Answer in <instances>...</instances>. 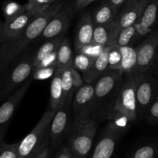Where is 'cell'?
Instances as JSON below:
<instances>
[{
    "mask_svg": "<svg viewBox=\"0 0 158 158\" xmlns=\"http://www.w3.org/2000/svg\"><path fill=\"white\" fill-rule=\"evenodd\" d=\"M65 1L56 0L45 12L34 17L27 27L15 38L2 42L0 46V73L21 52L40 36L49 20L63 6Z\"/></svg>",
    "mask_w": 158,
    "mask_h": 158,
    "instance_id": "6da1fadb",
    "label": "cell"
},
{
    "mask_svg": "<svg viewBox=\"0 0 158 158\" xmlns=\"http://www.w3.org/2000/svg\"><path fill=\"white\" fill-rule=\"evenodd\" d=\"M34 52L32 47L28 46L0 73V102L6 100L32 77Z\"/></svg>",
    "mask_w": 158,
    "mask_h": 158,
    "instance_id": "7a4b0ae2",
    "label": "cell"
},
{
    "mask_svg": "<svg viewBox=\"0 0 158 158\" xmlns=\"http://www.w3.org/2000/svg\"><path fill=\"white\" fill-rule=\"evenodd\" d=\"M140 74L127 76L115 103L106 117V119L116 122L124 128H127L128 123L136 121L138 118L136 88Z\"/></svg>",
    "mask_w": 158,
    "mask_h": 158,
    "instance_id": "3957f363",
    "label": "cell"
},
{
    "mask_svg": "<svg viewBox=\"0 0 158 158\" xmlns=\"http://www.w3.org/2000/svg\"><path fill=\"white\" fill-rule=\"evenodd\" d=\"M123 75V73L118 69H109L94 84L96 99V120L98 117L106 118L124 81Z\"/></svg>",
    "mask_w": 158,
    "mask_h": 158,
    "instance_id": "277c9868",
    "label": "cell"
},
{
    "mask_svg": "<svg viewBox=\"0 0 158 158\" xmlns=\"http://www.w3.org/2000/svg\"><path fill=\"white\" fill-rule=\"evenodd\" d=\"M97 120L87 122L74 121L67 136L68 147L73 158H87L97 132Z\"/></svg>",
    "mask_w": 158,
    "mask_h": 158,
    "instance_id": "5b68a950",
    "label": "cell"
},
{
    "mask_svg": "<svg viewBox=\"0 0 158 158\" xmlns=\"http://www.w3.org/2000/svg\"><path fill=\"white\" fill-rule=\"evenodd\" d=\"M73 98L68 99L62 103L56 111L50 123L49 145L53 149L61 147L63 140L67 138L69 134V130L73 122V118H72L71 116L73 114Z\"/></svg>",
    "mask_w": 158,
    "mask_h": 158,
    "instance_id": "8992f818",
    "label": "cell"
},
{
    "mask_svg": "<svg viewBox=\"0 0 158 158\" xmlns=\"http://www.w3.org/2000/svg\"><path fill=\"white\" fill-rule=\"evenodd\" d=\"M74 121L83 123L96 120V99L94 84L85 83L74 93L72 103Z\"/></svg>",
    "mask_w": 158,
    "mask_h": 158,
    "instance_id": "52a82bcc",
    "label": "cell"
},
{
    "mask_svg": "<svg viewBox=\"0 0 158 158\" xmlns=\"http://www.w3.org/2000/svg\"><path fill=\"white\" fill-rule=\"evenodd\" d=\"M55 113L56 110L48 107L32 131L19 143L18 151L19 158L29 155L49 137L50 123Z\"/></svg>",
    "mask_w": 158,
    "mask_h": 158,
    "instance_id": "ba28073f",
    "label": "cell"
},
{
    "mask_svg": "<svg viewBox=\"0 0 158 158\" xmlns=\"http://www.w3.org/2000/svg\"><path fill=\"white\" fill-rule=\"evenodd\" d=\"M76 12L73 2L65 1L64 4L58 12L52 17L46 28L37 39L36 42L44 41L61 35H66V32L70 25L73 16Z\"/></svg>",
    "mask_w": 158,
    "mask_h": 158,
    "instance_id": "9c48e42d",
    "label": "cell"
},
{
    "mask_svg": "<svg viewBox=\"0 0 158 158\" xmlns=\"http://www.w3.org/2000/svg\"><path fill=\"white\" fill-rule=\"evenodd\" d=\"M158 82L150 74L140 73L136 88L137 117H143L149 106L157 100Z\"/></svg>",
    "mask_w": 158,
    "mask_h": 158,
    "instance_id": "30bf717a",
    "label": "cell"
},
{
    "mask_svg": "<svg viewBox=\"0 0 158 158\" xmlns=\"http://www.w3.org/2000/svg\"><path fill=\"white\" fill-rule=\"evenodd\" d=\"M32 80V77H30L21 87L9 96L0 105V144L4 142V137L12 117L22 100L24 98L26 92L30 87Z\"/></svg>",
    "mask_w": 158,
    "mask_h": 158,
    "instance_id": "8fae6325",
    "label": "cell"
},
{
    "mask_svg": "<svg viewBox=\"0 0 158 158\" xmlns=\"http://www.w3.org/2000/svg\"><path fill=\"white\" fill-rule=\"evenodd\" d=\"M136 49L137 55V73H147L157 60L158 28L148 34Z\"/></svg>",
    "mask_w": 158,
    "mask_h": 158,
    "instance_id": "7c38bea8",
    "label": "cell"
},
{
    "mask_svg": "<svg viewBox=\"0 0 158 158\" xmlns=\"http://www.w3.org/2000/svg\"><path fill=\"white\" fill-rule=\"evenodd\" d=\"M126 129L110 120L102 133L101 137L93 151L91 158L112 157L117 141Z\"/></svg>",
    "mask_w": 158,
    "mask_h": 158,
    "instance_id": "4fadbf2b",
    "label": "cell"
},
{
    "mask_svg": "<svg viewBox=\"0 0 158 158\" xmlns=\"http://www.w3.org/2000/svg\"><path fill=\"white\" fill-rule=\"evenodd\" d=\"M94 27L95 26L93 23L91 12L86 11L80 16L76 29L73 40V46L76 52L80 51L83 46L92 43Z\"/></svg>",
    "mask_w": 158,
    "mask_h": 158,
    "instance_id": "5bb4252c",
    "label": "cell"
},
{
    "mask_svg": "<svg viewBox=\"0 0 158 158\" xmlns=\"http://www.w3.org/2000/svg\"><path fill=\"white\" fill-rule=\"evenodd\" d=\"M158 22V0H151L145 8L141 16L136 23L137 35L136 39L140 40L147 36L154 30V27Z\"/></svg>",
    "mask_w": 158,
    "mask_h": 158,
    "instance_id": "9a60e30c",
    "label": "cell"
},
{
    "mask_svg": "<svg viewBox=\"0 0 158 158\" xmlns=\"http://www.w3.org/2000/svg\"><path fill=\"white\" fill-rule=\"evenodd\" d=\"M29 12H25L17 16L5 19L3 26V42L12 40L19 35L34 19Z\"/></svg>",
    "mask_w": 158,
    "mask_h": 158,
    "instance_id": "2e32d148",
    "label": "cell"
},
{
    "mask_svg": "<svg viewBox=\"0 0 158 158\" xmlns=\"http://www.w3.org/2000/svg\"><path fill=\"white\" fill-rule=\"evenodd\" d=\"M151 0H141L138 2L124 6L123 10L117 15V20L120 30L136 24L141 16L145 8Z\"/></svg>",
    "mask_w": 158,
    "mask_h": 158,
    "instance_id": "e0dca14e",
    "label": "cell"
},
{
    "mask_svg": "<svg viewBox=\"0 0 158 158\" xmlns=\"http://www.w3.org/2000/svg\"><path fill=\"white\" fill-rule=\"evenodd\" d=\"M61 78L63 90V99L62 103H63L68 99L73 98L76 89L83 86L85 81L80 74V72L73 66L64 69L61 73Z\"/></svg>",
    "mask_w": 158,
    "mask_h": 158,
    "instance_id": "ac0fdd59",
    "label": "cell"
},
{
    "mask_svg": "<svg viewBox=\"0 0 158 158\" xmlns=\"http://www.w3.org/2000/svg\"><path fill=\"white\" fill-rule=\"evenodd\" d=\"M120 27L117 20L106 25L95 26L93 43L104 46H110L115 44Z\"/></svg>",
    "mask_w": 158,
    "mask_h": 158,
    "instance_id": "d6986e66",
    "label": "cell"
},
{
    "mask_svg": "<svg viewBox=\"0 0 158 158\" xmlns=\"http://www.w3.org/2000/svg\"><path fill=\"white\" fill-rule=\"evenodd\" d=\"M108 49L109 46H106L104 50L100 56L95 58L90 69L83 74L85 83L94 84L97 80L109 69L108 64Z\"/></svg>",
    "mask_w": 158,
    "mask_h": 158,
    "instance_id": "ffe728a7",
    "label": "cell"
},
{
    "mask_svg": "<svg viewBox=\"0 0 158 158\" xmlns=\"http://www.w3.org/2000/svg\"><path fill=\"white\" fill-rule=\"evenodd\" d=\"M118 12H116L108 0H103L98 7L91 13L94 26L106 25L116 20Z\"/></svg>",
    "mask_w": 158,
    "mask_h": 158,
    "instance_id": "44dd1931",
    "label": "cell"
},
{
    "mask_svg": "<svg viewBox=\"0 0 158 158\" xmlns=\"http://www.w3.org/2000/svg\"><path fill=\"white\" fill-rule=\"evenodd\" d=\"M66 35H61L54 38L49 39L43 41L41 46L35 50L33 55V66L34 69L40 64L43 59L52 52H55L60 47V44L63 41Z\"/></svg>",
    "mask_w": 158,
    "mask_h": 158,
    "instance_id": "7402d4cb",
    "label": "cell"
},
{
    "mask_svg": "<svg viewBox=\"0 0 158 158\" xmlns=\"http://www.w3.org/2000/svg\"><path fill=\"white\" fill-rule=\"evenodd\" d=\"M122 54V60L118 70L121 71L127 76L137 73V49L131 45L120 46Z\"/></svg>",
    "mask_w": 158,
    "mask_h": 158,
    "instance_id": "603a6c76",
    "label": "cell"
},
{
    "mask_svg": "<svg viewBox=\"0 0 158 158\" xmlns=\"http://www.w3.org/2000/svg\"><path fill=\"white\" fill-rule=\"evenodd\" d=\"M73 56L70 41L66 36L57 49V63L55 73H61L66 68L73 66Z\"/></svg>",
    "mask_w": 158,
    "mask_h": 158,
    "instance_id": "cb8c5ba5",
    "label": "cell"
},
{
    "mask_svg": "<svg viewBox=\"0 0 158 158\" xmlns=\"http://www.w3.org/2000/svg\"><path fill=\"white\" fill-rule=\"evenodd\" d=\"M63 90L62 85L61 73H55L51 81L50 95L48 107L53 110H57L59 106L63 102Z\"/></svg>",
    "mask_w": 158,
    "mask_h": 158,
    "instance_id": "d4e9b609",
    "label": "cell"
},
{
    "mask_svg": "<svg viewBox=\"0 0 158 158\" xmlns=\"http://www.w3.org/2000/svg\"><path fill=\"white\" fill-rule=\"evenodd\" d=\"M56 0H28L24 5L27 12L33 16H37L46 10Z\"/></svg>",
    "mask_w": 158,
    "mask_h": 158,
    "instance_id": "484cf974",
    "label": "cell"
},
{
    "mask_svg": "<svg viewBox=\"0 0 158 158\" xmlns=\"http://www.w3.org/2000/svg\"><path fill=\"white\" fill-rule=\"evenodd\" d=\"M137 35V29L135 24L129 27L121 29L117 35L115 44L118 46H125L131 45Z\"/></svg>",
    "mask_w": 158,
    "mask_h": 158,
    "instance_id": "4316f807",
    "label": "cell"
},
{
    "mask_svg": "<svg viewBox=\"0 0 158 158\" xmlns=\"http://www.w3.org/2000/svg\"><path fill=\"white\" fill-rule=\"evenodd\" d=\"M95 58L89 56L81 52H77L73 56V66L79 72L85 73L87 72L94 63Z\"/></svg>",
    "mask_w": 158,
    "mask_h": 158,
    "instance_id": "83f0119b",
    "label": "cell"
},
{
    "mask_svg": "<svg viewBox=\"0 0 158 158\" xmlns=\"http://www.w3.org/2000/svg\"><path fill=\"white\" fill-rule=\"evenodd\" d=\"M157 155V145L146 144L136 149L127 158H156Z\"/></svg>",
    "mask_w": 158,
    "mask_h": 158,
    "instance_id": "f1b7e54d",
    "label": "cell"
},
{
    "mask_svg": "<svg viewBox=\"0 0 158 158\" xmlns=\"http://www.w3.org/2000/svg\"><path fill=\"white\" fill-rule=\"evenodd\" d=\"M3 13L5 19H11L12 17L17 16L23 12H26L24 5H20L15 2H6L3 5Z\"/></svg>",
    "mask_w": 158,
    "mask_h": 158,
    "instance_id": "f546056e",
    "label": "cell"
},
{
    "mask_svg": "<svg viewBox=\"0 0 158 158\" xmlns=\"http://www.w3.org/2000/svg\"><path fill=\"white\" fill-rule=\"evenodd\" d=\"M122 60V54L120 46L116 44L109 46L108 49V64L109 69H118Z\"/></svg>",
    "mask_w": 158,
    "mask_h": 158,
    "instance_id": "4dcf8cb0",
    "label": "cell"
},
{
    "mask_svg": "<svg viewBox=\"0 0 158 158\" xmlns=\"http://www.w3.org/2000/svg\"><path fill=\"white\" fill-rule=\"evenodd\" d=\"M19 143L0 144V158H19Z\"/></svg>",
    "mask_w": 158,
    "mask_h": 158,
    "instance_id": "1f68e13d",
    "label": "cell"
},
{
    "mask_svg": "<svg viewBox=\"0 0 158 158\" xmlns=\"http://www.w3.org/2000/svg\"><path fill=\"white\" fill-rule=\"evenodd\" d=\"M105 47L106 46H102V45L97 44V43H93L92 42L89 44L83 46L81 48V49L80 51H78V52H83V53L86 54V55L92 57V58H97L104 50Z\"/></svg>",
    "mask_w": 158,
    "mask_h": 158,
    "instance_id": "d6a6232c",
    "label": "cell"
},
{
    "mask_svg": "<svg viewBox=\"0 0 158 158\" xmlns=\"http://www.w3.org/2000/svg\"><path fill=\"white\" fill-rule=\"evenodd\" d=\"M56 67H37L32 73V79L36 80H44L53 77Z\"/></svg>",
    "mask_w": 158,
    "mask_h": 158,
    "instance_id": "836d02e7",
    "label": "cell"
},
{
    "mask_svg": "<svg viewBox=\"0 0 158 158\" xmlns=\"http://www.w3.org/2000/svg\"><path fill=\"white\" fill-rule=\"evenodd\" d=\"M143 117L150 123H158V99L149 106Z\"/></svg>",
    "mask_w": 158,
    "mask_h": 158,
    "instance_id": "e575fe53",
    "label": "cell"
},
{
    "mask_svg": "<svg viewBox=\"0 0 158 158\" xmlns=\"http://www.w3.org/2000/svg\"><path fill=\"white\" fill-rule=\"evenodd\" d=\"M56 63L57 50L48 55L46 57H45L37 67H56Z\"/></svg>",
    "mask_w": 158,
    "mask_h": 158,
    "instance_id": "d590c367",
    "label": "cell"
},
{
    "mask_svg": "<svg viewBox=\"0 0 158 158\" xmlns=\"http://www.w3.org/2000/svg\"><path fill=\"white\" fill-rule=\"evenodd\" d=\"M54 158H73L68 145H62L58 148Z\"/></svg>",
    "mask_w": 158,
    "mask_h": 158,
    "instance_id": "8d00e7d4",
    "label": "cell"
},
{
    "mask_svg": "<svg viewBox=\"0 0 158 158\" xmlns=\"http://www.w3.org/2000/svg\"><path fill=\"white\" fill-rule=\"evenodd\" d=\"M94 1L95 0H75L73 2L75 11L76 12H79V11L83 10L88 5H89Z\"/></svg>",
    "mask_w": 158,
    "mask_h": 158,
    "instance_id": "74e56055",
    "label": "cell"
},
{
    "mask_svg": "<svg viewBox=\"0 0 158 158\" xmlns=\"http://www.w3.org/2000/svg\"><path fill=\"white\" fill-rule=\"evenodd\" d=\"M53 148L50 145H48L43 150H42L34 158H50L52 154V151H53Z\"/></svg>",
    "mask_w": 158,
    "mask_h": 158,
    "instance_id": "f35d334b",
    "label": "cell"
},
{
    "mask_svg": "<svg viewBox=\"0 0 158 158\" xmlns=\"http://www.w3.org/2000/svg\"><path fill=\"white\" fill-rule=\"evenodd\" d=\"M109 2L110 3V5L112 6V7L114 8V10L117 12H119L120 8L125 5L127 0H108Z\"/></svg>",
    "mask_w": 158,
    "mask_h": 158,
    "instance_id": "ab89813d",
    "label": "cell"
},
{
    "mask_svg": "<svg viewBox=\"0 0 158 158\" xmlns=\"http://www.w3.org/2000/svg\"><path fill=\"white\" fill-rule=\"evenodd\" d=\"M3 26H4V23L0 20V46L3 42Z\"/></svg>",
    "mask_w": 158,
    "mask_h": 158,
    "instance_id": "60d3db41",
    "label": "cell"
},
{
    "mask_svg": "<svg viewBox=\"0 0 158 158\" xmlns=\"http://www.w3.org/2000/svg\"><path fill=\"white\" fill-rule=\"evenodd\" d=\"M140 1H141V0H127L126 3H125V5L123 6V7H124V6H130V5H132V4H134V3L138 2H140Z\"/></svg>",
    "mask_w": 158,
    "mask_h": 158,
    "instance_id": "b9f144b4",
    "label": "cell"
},
{
    "mask_svg": "<svg viewBox=\"0 0 158 158\" xmlns=\"http://www.w3.org/2000/svg\"><path fill=\"white\" fill-rule=\"evenodd\" d=\"M156 63H157V66H156V68H157V72L158 74V52H157V60H156Z\"/></svg>",
    "mask_w": 158,
    "mask_h": 158,
    "instance_id": "7bdbcfd3",
    "label": "cell"
}]
</instances>
